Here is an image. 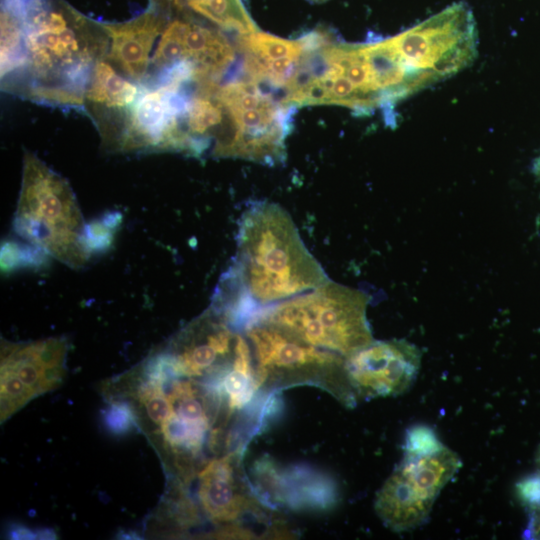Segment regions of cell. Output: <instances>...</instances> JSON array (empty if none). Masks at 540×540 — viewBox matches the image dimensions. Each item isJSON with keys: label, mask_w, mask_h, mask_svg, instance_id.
<instances>
[{"label": "cell", "mask_w": 540, "mask_h": 540, "mask_svg": "<svg viewBox=\"0 0 540 540\" xmlns=\"http://www.w3.org/2000/svg\"><path fill=\"white\" fill-rule=\"evenodd\" d=\"M330 279L304 244L289 213L259 201L241 216L235 262L223 279L219 303L238 321L257 310L315 289Z\"/></svg>", "instance_id": "obj_1"}, {"label": "cell", "mask_w": 540, "mask_h": 540, "mask_svg": "<svg viewBox=\"0 0 540 540\" xmlns=\"http://www.w3.org/2000/svg\"><path fill=\"white\" fill-rule=\"evenodd\" d=\"M109 38L53 0H29L24 14V61L3 89L50 106L83 108L95 65L106 59Z\"/></svg>", "instance_id": "obj_2"}, {"label": "cell", "mask_w": 540, "mask_h": 540, "mask_svg": "<svg viewBox=\"0 0 540 540\" xmlns=\"http://www.w3.org/2000/svg\"><path fill=\"white\" fill-rule=\"evenodd\" d=\"M369 302L367 293L329 280L263 307L249 319L272 323L310 345L347 357L374 341L367 319Z\"/></svg>", "instance_id": "obj_3"}, {"label": "cell", "mask_w": 540, "mask_h": 540, "mask_svg": "<svg viewBox=\"0 0 540 540\" xmlns=\"http://www.w3.org/2000/svg\"><path fill=\"white\" fill-rule=\"evenodd\" d=\"M14 227L23 238L71 267L82 266L92 253L69 184L30 152L23 159Z\"/></svg>", "instance_id": "obj_4"}, {"label": "cell", "mask_w": 540, "mask_h": 540, "mask_svg": "<svg viewBox=\"0 0 540 540\" xmlns=\"http://www.w3.org/2000/svg\"><path fill=\"white\" fill-rule=\"evenodd\" d=\"M244 332L262 390L314 385L346 407L356 405L358 398L349 381L344 356L310 345L281 327L258 319H249Z\"/></svg>", "instance_id": "obj_5"}, {"label": "cell", "mask_w": 540, "mask_h": 540, "mask_svg": "<svg viewBox=\"0 0 540 540\" xmlns=\"http://www.w3.org/2000/svg\"><path fill=\"white\" fill-rule=\"evenodd\" d=\"M217 93L232 123L222 158H241L269 166L283 163L293 107L284 102L281 93L250 78L243 68L239 75L221 80Z\"/></svg>", "instance_id": "obj_6"}, {"label": "cell", "mask_w": 540, "mask_h": 540, "mask_svg": "<svg viewBox=\"0 0 540 540\" xmlns=\"http://www.w3.org/2000/svg\"><path fill=\"white\" fill-rule=\"evenodd\" d=\"M461 467L460 457L446 446L432 455L403 458L376 494V514L396 532L423 525L439 493Z\"/></svg>", "instance_id": "obj_7"}, {"label": "cell", "mask_w": 540, "mask_h": 540, "mask_svg": "<svg viewBox=\"0 0 540 540\" xmlns=\"http://www.w3.org/2000/svg\"><path fill=\"white\" fill-rule=\"evenodd\" d=\"M242 450L210 460L198 474L199 502L213 523L224 526L219 536H254L241 522L255 518L265 524L269 519L271 508L258 497L243 472Z\"/></svg>", "instance_id": "obj_8"}, {"label": "cell", "mask_w": 540, "mask_h": 540, "mask_svg": "<svg viewBox=\"0 0 540 540\" xmlns=\"http://www.w3.org/2000/svg\"><path fill=\"white\" fill-rule=\"evenodd\" d=\"M238 46L221 32L175 19L166 24L151 57L146 81L186 63L199 81H221L237 60Z\"/></svg>", "instance_id": "obj_9"}, {"label": "cell", "mask_w": 540, "mask_h": 540, "mask_svg": "<svg viewBox=\"0 0 540 540\" xmlns=\"http://www.w3.org/2000/svg\"><path fill=\"white\" fill-rule=\"evenodd\" d=\"M421 358V350L405 339L374 340L345 357V368L358 400L395 396L414 383Z\"/></svg>", "instance_id": "obj_10"}, {"label": "cell", "mask_w": 540, "mask_h": 540, "mask_svg": "<svg viewBox=\"0 0 540 540\" xmlns=\"http://www.w3.org/2000/svg\"><path fill=\"white\" fill-rule=\"evenodd\" d=\"M224 312L212 307L189 324L164 356L177 377H220L232 365L240 333Z\"/></svg>", "instance_id": "obj_11"}, {"label": "cell", "mask_w": 540, "mask_h": 540, "mask_svg": "<svg viewBox=\"0 0 540 540\" xmlns=\"http://www.w3.org/2000/svg\"><path fill=\"white\" fill-rule=\"evenodd\" d=\"M252 486L270 508L324 512L339 500L338 488L330 477L306 466L284 467L269 456L252 467Z\"/></svg>", "instance_id": "obj_12"}, {"label": "cell", "mask_w": 540, "mask_h": 540, "mask_svg": "<svg viewBox=\"0 0 540 540\" xmlns=\"http://www.w3.org/2000/svg\"><path fill=\"white\" fill-rule=\"evenodd\" d=\"M141 90L142 84L122 75L106 59L95 65L86 90L84 109L108 150L116 142L124 116Z\"/></svg>", "instance_id": "obj_13"}, {"label": "cell", "mask_w": 540, "mask_h": 540, "mask_svg": "<svg viewBox=\"0 0 540 540\" xmlns=\"http://www.w3.org/2000/svg\"><path fill=\"white\" fill-rule=\"evenodd\" d=\"M109 38L106 60L122 75L143 84L150 67V52L162 34L164 20L152 12L120 24H101Z\"/></svg>", "instance_id": "obj_14"}, {"label": "cell", "mask_w": 540, "mask_h": 540, "mask_svg": "<svg viewBox=\"0 0 540 540\" xmlns=\"http://www.w3.org/2000/svg\"><path fill=\"white\" fill-rule=\"evenodd\" d=\"M24 14L22 0H6L1 13V78H10L24 61Z\"/></svg>", "instance_id": "obj_15"}, {"label": "cell", "mask_w": 540, "mask_h": 540, "mask_svg": "<svg viewBox=\"0 0 540 540\" xmlns=\"http://www.w3.org/2000/svg\"><path fill=\"white\" fill-rule=\"evenodd\" d=\"M174 6L179 9L187 6L237 36L258 30L241 0H175Z\"/></svg>", "instance_id": "obj_16"}, {"label": "cell", "mask_w": 540, "mask_h": 540, "mask_svg": "<svg viewBox=\"0 0 540 540\" xmlns=\"http://www.w3.org/2000/svg\"><path fill=\"white\" fill-rule=\"evenodd\" d=\"M537 470L521 480L517 486V494L526 506L529 522L526 534L529 538L540 539V448L536 457Z\"/></svg>", "instance_id": "obj_17"}, {"label": "cell", "mask_w": 540, "mask_h": 540, "mask_svg": "<svg viewBox=\"0 0 540 540\" xmlns=\"http://www.w3.org/2000/svg\"><path fill=\"white\" fill-rule=\"evenodd\" d=\"M35 392L16 375L1 369V416L7 418L32 397Z\"/></svg>", "instance_id": "obj_18"}, {"label": "cell", "mask_w": 540, "mask_h": 540, "mask_svg": "<svg viewBox=\"0 0 540 540\" xmlns=\"http://www.w3.org/2000/svg\"><path fill=\"white\" fill-rule=\"evenodd\" d=\"M445 445L439 440L432 428L427 425L410 427L405 436L403 458H418L435 454Z\"/></svg>", "instance_id": "obj_19"}, {"label": "cell", "mask_w": 540, "mask_h": 540, "mask_svg": "<svg viewBox=\"0 0 540 540\" xmlns=\"http://www.w3.org/2000/svg\"><path fill=\"white\" fill-rule=\"evenodd\" d=\"M104 422L110 432L124 434L135 424V417L130 405L116 402L106 409Z\"/></svg>", "instance_id": "obj_20"}, {"label": "cell", "mask_w": 540, "mask_h": 540, "mask_svg": "<svg viewBox=\"0 0 540 540\" xmlns=\"http://www.w3.org/2000/svg\"><path fill=\"white\" fill-rule=\"evenodd\" d=\"M10 536L13 539H34V538H37V536L39 535L36 533H33L32 531H30L29 529L25 527L19 526L16 528H12Z\"/></svg>", "instance_id": "obj_21"}, {"label": "cell", "mask_w": 540, "mask_h": 540, "mask_svg": "<svg viewBox=\"0 0 540 540\" xmlns=\"http://www.w3.org/2000/svg\"><path fill=\"white\" fill-rule=\"evenodd\" d=\"M532 168L537 179L540 181V155L535 158Z\"/></svg>", "instance_id": "obj_22"}, {"label": "cell", "mask_w": 540, "mask_h": 540, "mask_svg": "<svg viewBox=\"0 0 540 540\" xmlns=\"http://www.w3.org/2000/svg\"><path fill=\"white\" fill-rule=\"evenodd\" d=\"M310 2H313V3H322V2H325L327 0H308Z\"/></svg>", "instance_id": "obj_23"}]
</instances>
